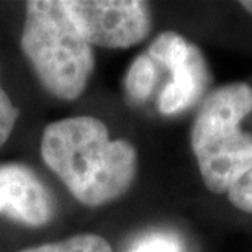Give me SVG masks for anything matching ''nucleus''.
<instances>
[{
    "label": "nucleus",
    "mask_w": 252,
    "mask_h": 252,
    "mask_svg": "<svg viewBox=\"0 0 252 252\" xmlns=\"http://www.w3.org/2000/svg\"><path fill=\"white\" fill-rule=\"evenodd\" d=\"M41 156L85 206H100L122 196L138 169L133 144L110 139L107 125L95 117L49 123L43 131Z\"/></svg>",
    "instance_id": "obj_1"
},
{
    "label": "nucleus",
    "mask_w": 252,
    "mask_h": 252,
    "mask_svg": "<svg viewBox=\"0 0 252 252\" xmlns=\"http://www.w3.org/2000/svg\"><path fill=\"white\" fill-rule=\"evenodd\" d=\"M252 112V87L234 82L213 90L191 128V149L201 179L213 193H224L252 170V134L241 122Z\"/></svg>",
    "instance_id": "obj_2"
},
{
    "label": "nucleus",
    "mask_w": 252,
    "mask_h": 252,
    "mask_svg": "<svg viewBox=\"0 0 252 252\" xmlns=\"http://www.w3.org/2000/svg\"><path fill=\"white\" fill-rule=\"evenodd\" d=\"M22 51L44 89L74 100L84 94L94 70L92 44L82 36L59 0L27 3Z\"/></svg>",
    "instance_id": "obj_3"
},
{
    "label": "nucleus",
    "mask_w": 252,
    "mask_h": 252,
    "mask_svg": "<svg viewBox=\"0 0 252 252\" xmlns=\"http://www.w3.org/2000/svg\"><path fill=\"white\" fill-rule=\"evenodd\" d=\"M64 8L90 44L129 48L153 27L149 5L141 0H65Z\"/></svg>",
    "instance_id": "obj_4"
},
{
    "label": "nucleus",
    "mask_w": 252,
    "mask_h": 252,
    "mask_svg": "<svg viewBox=\"0 0 252 252\" xmlns=\"http://www.w3.org/2000/svg\"><path fill=\"white\" fill-rule=\"evenodd\" d=\"M148 56L170 72V82L159 95L162 115H177L201 98L210 85V69L198 46L175 32H164L151 43Z\"/></svg>",
    "instance_id": "obj_5"
},
{
    "label": "nucleus",
    "mask_w": 252,
    "mask_h": 252,
    "mask_svg": "<svg viewBox=\"0 0 252 252\" xmlns=\"http://www.w3.org/2000/svg\"><path fill=\"white\" fill-rule=\"evenodd\" d=\"M0 213L28 226L54 218V196L36 172L25 164H0Z\"/></svg>",
    "instance_id": "obj_6"
},
{
    "label": "nucleus",
    "mask_w": 252,
    "mask_h": 252,
    "mask_svg": "<svg viewBox=\"0 0 252 252\" xmlns=\"http://www.w3.org/2000/svg\"><path fill=\"white\" fill-rule=\"evenodd\" d=\"M158 82V64L148 54H141L131 63L125 75V94L131 105H141L151 97Z\"/></svg>",
    "instance_id": "obj_7"
},
{
    "label": "nucleus",
    "mask_w": 252,
    "mask_h": 252,
    "mask_svg": "<svg viewBox=\"0 0 252 252\" xmlns=\"http://www.w3.org/2000/svg\"><path fill=\"white\" fill-rule=\"evenodd\" d=\"M20 252H113V249L102 236L84 233L64 241H58V243L34 246V248H28Z\"/></svg>",
    "instance_id": "obj_8"
},
{
    "label": "nucleus",
    "mask_w": 252,
    "mask_h": 252,
    "mask_svg": "<svg viewBox=\"0 0 252 252\" xmlns=\"http://www.w3.org/2000/svg\"><path fill=\"white\" fill-rule=\"evenodd\" d=\"M128 252H185V248L169 231H151L136 239Z\"/></svg>",
    "instance_id": "obj_9"
},
{
    "label": "nucleus",
    "mask_w": 252,
    "mask_h": 252,
    "mask_svg": "<svg viewBox=\"0 0 252 252\" xmlns=\"http://www.w3.org/2000/svg\"><path fill=\"white\" fill-rule=\"evenodd\" d=\"M18 117L20 110L12 103L7 92L0 85V146H3L5 141L10 138Z\"/></svg>",
    "instance_id": "obj_10"
},
{
    "label": "nucleus",
    "mask_w": 252,
    "mask_h": 252,
    "mask_svg": "<svg viewBox=\"0 0 252 252\" xmlns=\"http://www.w3.org/2000/svg\"><path fill=\"white\" fill-rule=\"evenodd\" d=\"M228 198L236 208L246 213H252V170H249L228 190Z\"/></svg>",
    "instance_id": "obj_11"
},
{
    "label": "nucleus",
    "mask_w": 252,
    "mask_h": 252,
    "mask_svg": "<svg viewBox=\"0 0 252 252\" xmlns=\"http://www.w3.org/2000/svg\"><path fill=\"white\" fill-rule=\"evenodd\" d=\"M241 7H244V10H248V12L252 15V0H244V2H241Z\"/></svg>",
    "instance_id": "obj_12"
}]
</instances>
